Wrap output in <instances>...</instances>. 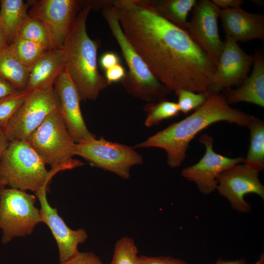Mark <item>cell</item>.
I'll use <instances>...</instances> for the list:
<instances>
[{"label": "cell", "mask_w": 264, "mask_h": 264, "mask_svg": "<svg viewBox=\"0 0 264 264\" xmlns=\"http://www.w3.org/2000/svg\"><path fill=\"white\" fill-rule=\"evenodd\" d=\"M120 26L154 77L171 91L206 92L216 66L190 36L149 0H112Z\"/></svg>", "instance_id": "6da1fadb"}, {"label": "cell", "mask_w": 264, "mask_h": 264, "mask_svg": "<svg viewBox=\"0 0 264 264\" xmlns=\"http://www.w3.org/2000/svg\"><path fill=\"white\" fill-rule=\"evenodd\" d=\"M251 116L231 107L223 93H209L205 103L191 115L149 137L135 148H161L167 154L169 166L177 168L186 157L190 142L202 130L220 121L247 126Z\"/></svg>", "instance_id": "7a4b0ae2"}, {"label": "cell", "mask_w": 264, "mask_h": 264, "mask_svg": "<svg viewBox=\"0 0 264 264\" xmlns=\"http://www.w3.org/2000/svg\"><path fill=\"white\" fill-rule=\"evenodd\" d=\"M92 9L91 0H87L62 48L65 69L76 86L81 101L95 100L108 86L98 66L100 41L91 39L87 31V20Z\"/></svg>", "instance_id": "3957f363"}, {"label": "cell", "mask_w": 264, "mask_h": 264, "mask_svg": "<svg viewBox=\"0 0 264 264\" xmlns=\"http://www.w3.org/2000/svg\"><path fill=\"white\" fill-rule=\"evenodd\" d=\"M100 9L128 68L121 83L128 93L150 103L164 99L172 91L160 82L136 52L120 26L112 0H101Z\"/></svg>", "instance_id": "277c9868"}, {"label": "cell", "mask_w": 264, "mask_h": 264, "mask_svg": "<svg viewBox=\"0 0 264 264\" xmlns=\"http://www.w3.org/2000/svg\"><path fill=\"white\" fill-rule=\"evenodd\" d=\"M45 165L27 140L13 141L0 159V173L6 186L36 193L64 171L57 167L48 171Z\"/></svg>", "instance_id": "5b68a950"}, {"label": "cell", "mask_w": 264, "mask_h": 264, "mask_svg": "<svg viewBox=\"0 0 264 264\" xmlns=\"http://www.w3.org/2000/svg\"><path fill=\"white\" fill-rule=\"evenodd\" d=\"M27 140L51 168L62 167L65 171L84 165L74 158L76 143L68 132L60 110L50 113Z\"/></svg>", "instance_id": "8992f818"}, {"label": "cell", "mask_w": 264, "mask_h": 264, "mask_svg": "<svg viewBox=\"0 0 264 264\" xmlns=\"http://www.w3.org/2000/svg\"><path fill=\"white\" fill-rule=\"evenodd\" d=\"M36 196L24 191L5 188L0 196V229L1 242L6 244L17 237L32 234L41 222Z\"/></svg>", "instance_id": "52a82bcc"}, {"label": "cell", "mask_w": 264, "mask_h": 264, "mask_svg": "<svg viewBox=\"0 0 264 264\" xmlns=\"http://www.w3.org/2000/svg\"><path fill=\"white\" fill-rule=\"evenodd\" d=\"M60 108L59 97L54 87L29 91L3 129L8 140H27L45 118Z\"/></svg>", "instance_id": "ba28073f"}, {"label": "cell", "mask_w": 264, "mask_h": 264, "mask_svg": "<svg viewBox=\"0 0 264 264\" xmlns=\"http://www.w3.org/2000/svg\"><path fill=\"white\" fill-rule=\"evenodd\" d=\"M75 153L93 166L125 179L129 178L132 167L143 161L133 148L95 136L76 143Z\"/></svg>", "instance_id": "9c48e42d"}, {"label": "cell", "mask_w": 264, "mask_h": 264, "mask_svg": "<svg viewBox=\"0 0 264 264\" xmlns=\"http://www.w3.org/2000/svg\"><path fill=\"white\" fill-rule=\"evenodd\" d=\"M87 0H32L28 15L45 26L54 49H61Z\"/></svg>", "instance_id": "30bf717a"}, {"label": "cell", "mask_w": 264, "mask_h": 264, "mask_svg": "<svg viewBox=\"0 0 264 264\" xmlns=\"http://www.w3.org/2000/svg\"><path fill=\"white\" fill-rule=\"evenodd\" d=\"M220 11L221 9L212 0L197 1L186 30L194 42L215 66L224 46L218 26Z\"/></svg>", "instance_id": "8fae6325"}, {"label": "cell", "mask_w": 264, "mask_h": 264, "mask_svg": "<svg viewBox=\"0 0 264 264\" xmlns=\"http://www.w3.org/2000/svg\"><path fill=\"white\" fill-rule=\"evenodd\" d=\"M217 180L218 192L238 212L246 213L251 211V205L244 199L245 195L254 193L264 199V186L259 179V173L243 163L223 171Z\"/></svg>", "instance_id": "7c38bea8"}, {"label": "cell", "mask_w": 264, "mask_h": 264, "mask_svg": "<svg viewBox=\"0 0 264 264\" xmlns=\"http://www.w3.org/2000/svg\"><path fill=\"white\" fill-rule=\"evenodd\" d=\"M253 58V55L247 54L236 41L225 36L222 53L206 92L220 93L232 86H240L247 77Z\"/></svg>", "instance_id": "4fadbf2b"}, {"label": "cell", "mask_w": 264, "mask_h": 264, "mask_svg": "<svg viewBox=\"0 0 264 264\" xmlns=\"http://www.w3.org/2000/svg\"><path fill=\"white\" fill-rule=\"evenodd\" d=\"M199 141L205 147L204 155L196 164L183 169L181 175L195 183L201 193L209 195L217 190L219 175L234 165L243 163L244 158H229L216 153L213 139L208 134L201 136Z\"/></svg>", "instance_id": "5bb4252c"}, {"label": "cell", "mask_w": 264, "mask_h": 264, "mask_svg": "<svg viewBox=\"0 0 264 264\" xmlns=\"http://www.w3.org/2000/svg\"><path fill=\"white\" fill-rule=\"evenodd\" d=\"M48 185H44L35 194L40 204L41 222L48 227L56 240L61 263L78 253V245L86 241L88 234L86 230L82 228L77 230L70 229L59 215L57 208H53L50 205L46 197Z\"/></svg>", "instance_id": "9a60e30c"}, {"label": "cell", "mask_w": 264, "mask_h": 264, "mask_svg": "<svg viewBox=\"0 0 264 264\" xmlns=\"http://www.w3.org/2000/svg\"><path fill=\"white\" fill-rule=\"evenodd\" d=\"M54 87L59 97L60 113L73 141L76 143L95 136L86 125L78 91L65 69L56 79Z\"/></svg>", "instance_id": "2e32d148"}, {"label": "cell", "mask_w": 264, "mask_h": 264, "mask_svg": "<svg viewBox=\"0 0 264 264\" xmlns=\"http://www.w3.org/2000/svg\"><path fill=\"white\" fill-rule=\"evenodd\" d=\"M220 18L225 36L238 42L264 40V15L241 7L221 9Z\"/></svg>", "instance_id": "e0dca14e"}, {"label": "cell", "mask_w": 264, "mask_h": 264, "mask_svg": "<svg viewBox=\"0 0 264 264\" xmlns=\"http://www.w3.org/2000/svg\"><path fill=\"white\" fill-rule=\"evenodd\" d=\"M253 68L249 76L236 89H224L223 95L227 103L235 104L245 102L264 107V54L257 49L253 55Z\"/></svg>", "instance_id": "ac0fdd59"}, {"label": "cell", "mask_w": 264, "mask_h": 264, "mask_svg": "<svg viewBox=\"0 0 264 264\" xmlns=\"http://www.w3.org/2000/svg\"><path fill=\"white\" fill-rule=\"evenodd\" d=\"M64 69L62 48L46 51L30 68L25 90L32 91L54 87L56 79Z\"/></svg>", "instance_id": "d6986e66"}, {"label": "cell", "mask_w": 264, "mask_h": 264, "mask_svg": "<svg viewBox=\"0 0 264 264\" xmlns=\"http://www.w3.org/2000/svg\"><path fill=\"white\" fill-rule=\"evenodd\" d=\"M29 7L28 0H0V20L7 35L8 45L17 37L21 25L28 16Z\"/></svg>", "instance_id": "ffe728a7"}, {"label": "cell", "mask_w": 264, "mask_h": 264, "mask_svg": "<svg viewBox=\"0 0 264 264\" xmlns=\"http://www.w3.org/2000/svg\"><path fill=\"white\" fill-rule=\"evenodd\" d=\"M154 10L163 19L175 26L187 30V17L196 0H149Z\"/></svg>", "instance_id": "44dd1931"}, {"label": "cell", "mask_w": 264, "mask_h": 264, "mask_svg": "<svg viewBox=\"0 0 264 264\" xmlns=\"http://www.w3.org/2000/svg\"><path fill=\"white\" fill-rule=\"evenodd\" d=\"M247 127L250 132V145L243 163L259 173L264 168V123L252 115Z\"/></svg>", "instance_id": "7402d4cb"}, {"label": "cell", "mask_w": 264, "mask_h": 264, "mask_svg": "<svg viewBox=\"0 0 264 264\" xmlns=\"http://www.w3.org/2000/svg\"><path fill=\"white\" fill-rule=\"evenodd\" d=\"M30 69L23 65L7 46L0 52V77L20 90H25Z\"/></svg>", "instance_id": "603a6c76"}, {"label": "cell", "mask_w": 264, "mask_h": 264, "mask_svg": "<svg viewBox=\"0 0 264 264\" xmlns=\"http://www.w3.org/2000/svg\"><path fill=\"white\" fill-rule=\"evenodd\" d=\"M7 47L19 61L30 69L48 51L37 43L18 36Z\"/></svg>", "instance_id": "cb8c5ba5"}, {"label": "cell", "mask_w": 264, "mask_h": 264, "mask_svg": "<svg viewBox=\"0 0 264 264\" xmlns=\"http://www.w3.org/2000/svg\"><path fill=\"white\" fill-rule=\"evenodd\" d=\"M17 36L37 43L46 50L54 49L43 23L29 15L21 25Z\"/></svg>", "instance_id": "d4e9b609"}, {"label": "cell", "mask_w": 264, "mask_h": 264, "mask_svg": "<svg viewBox=\"0 0 264 264\" xmlns=\"http://www.w3.org/2000/svg\"><path fill=\"white\" fill-rule=\"evenodd\" d=\"M147 112L145 125L150 127L158 124L164 119L178 115L180 110L177 103L164 99L150 103L144 107Z\"/></svg>", "instance_id": "484cf974"}, {"label": "cell", "mask_w": 264, "mask_h": 264, "mask_svg": "<svg viewBox=\"0 0 264 264\" xmlns=\"http://www.w3.org/2000/svg\"><path fill=\"white\" fill-rule=\"evenodd\" d=\"M138 249L134 240L129 237L119 240L114 247L110 264H137Z\"/></svg>", "instance_id": "4316f807"}, {"label": "cell", "mask_w": 264, "mask_h": 264, "mask_svg": "<svg viewBox=\"0 0 264 264\" xmlns=\"http://www.w3.org/2000/svg\"><path fill=\"white\" fill-rule=\"evenodd\" d=\"M29 91L19 90L0 100V128L4 129L26 98Z\"/></svg>", "instance_id": "83f0119b"}, {"label": "cell", "mask_w": 264, "mask_h": 264, "mask_svg": "<svg viewBox=\"0 0 264 264\" xmlns=\"http://www.w3.org/2000/svg\"><path fill=\"white\" fill-rule=\"evenodd\" d=\"M178 98L177 103L180 111L187 114L201 106L207 100V92H196L185 89H179L175 91Z\"/></svg>", "instance_id": "f1b7e54d"}, {"label": "cell", "mask_w": 264, "mask_h": 264, "mask_svg": "<svg viewBox=\"0 0 264 264\" xmlns=\"http://www.w3.org/2000/svg\"><path fill=\"white\" fill-rule=\"evenodd\" d=\"M137 264H189L185 261L178 258L169 256L138 257Z\"/></svg>", "instance_id": "f546056e"}, {"label": "cell", "mask_w": 264, "mask_h": 264, "mask_svg": "<svg viewBox=\"0 0 264 264\" xmlns=\"http://www.w3.org/2000/svg\"><path fill=\"white\" fill-rule=\"evenodd\" d=\"M60 264H104L97 255L91 252H80Z\"/></svg>", "instance_id": "4dcf8cb0"}, {"label": "cell", "mask_w": 264, "mask_h": 264, "mask_svg": "<svg viewBox=\"0 0 264 264\" xmlns=\"http://www.w3.org/2000/svg\"><path fill=\"white\" fill-rule=\"evenodd\" d=\"M126 71L120 64H117L105 71V79L108 85L121 81L125 77Z\"/></svg>", "instance_id": "1f68e13d"}, {"label": "cell", "mask_w": 264, "mask_h": 264, "mask_svg": "<svg viewBox=\"0 0 264 264\" xmlns=\"http://www.w3.org/2000/svg\"><path fill=\"white\" fill-rule=\"evenodd\" d=\"M101 68L105 71L109 68L120 64L118 55L113 52H107L103 53L99 60Z\"/></svg>", "instance_id": "d6a6232c"}, {"label": "cell", "mask_w": 264, "mask_h": 264, "mask_svg": "<svg viewBox=\"0 0 264 264\" xmlns=\"http://www.w3.org/2000/svg\"><path fill=\"white\" fill-rule=\"evenodd\" d=\"M19 90L11 83L0 77V100Z\"/></svg>", "instance_id": "836d02e7"}, {"label": "cell", "mask_w": 264, "mask_h": 264, "mask_svg": "<svg viewBox=\"0 0 264 264\" xmlns=\"http://www.w3.org/2000/svg\"><path fill=\"white\" fill-rule=\"evenodd\" d=\"M212 1L217 6L222 9L241 7L243 3L242 0H212Z\"/></svg>", "instance_id": "e575fe53"}, {"label": "cell", "mask_w": 264, "mask_h": 264, "mask_svg": "<svg viewBox=\"0 0 264 264\" xmlns=\"http://www.w3.org/2000/svg\"><path fill=\"white\" fill-rule=\"evenodd\" d=\"M10 143L3 129L0 128V159Z\"/></svg>", "instance_id": "d590c367"}, {"label": "cell", "mask_w": 264, "mask_h": 264, "mask_svg": "<svg viewBox=\"0 0 264 264\" xmlns=\"http://www.w3.org/2000/svg\"><path fill=\"white\" fill-rule=\"evenodd\" d=\"M8 45V37L6 30L0 20V52Z\"/></svg>", "instance_id": "8d00e7d4"}, {"label": "cell", "mask_w": 264, "mask_h": 264, "mask_svg": "<svg viewBox=\"0 0 264 264\" xmlns=\"http://www.w3.org/2000/svg\"><path fill=\"white\" fill-rule=\"evenodd\" d=\"M215 264H247V262L245 259L242 258L235 260H226L220 258Z\"/></svg>", "instance_id": "74e56055"}, {"label": "cell", "mask_w": 264, "mask_h": 264, "mask_svg": "<svg viewBox=\"0 0 264 264\" xmlns=\"http://www.w3.org/2000/svg\"><path fill=\"white\" fill-rule=\"evenodd\" d=\"M6 186L0 173V196L2 191L6 188Z\"/></svg>", "instance_id": "f35d334b"}, {"label": "cell", "mask_w": 264, "mask_h": 264, "mask_svg": "<svg viewBox=\"0 0 264 264\" xmlns=\"http://www.w3.org/2000/svg\"><path fill=\"white\" fill-rule=\"evenodd\" d=\"M250 1L256 5L260 7L263 6L264 4V1L263 0H250Z\"/></svg>", "instance_id": "ab89813d"}, {"label": "cell", "mask_w": 264, "mask_h": 264, "mask_svg": "<svg viewBox=\"0 0 264 264\" xmlns=\"http://www.w3.org/2000/svg\"><path fill=\"white\" fill-rule=\"evenodd\" d=\"M255 264H264V253L263 252L261 254L258 260Z\"/></svg>", "instance_id": "60d3db41"}]
</instances>
